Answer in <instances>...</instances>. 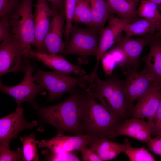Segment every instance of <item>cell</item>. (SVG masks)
<instances>
[{"label":"cell","mask_w":161,"mask_h":161,"mask_svg":"<svg viewBox=\"0 0 161 161\" xmlns=\"http://www.w3.org/2000/svg\"><path fill=\"white\" fill-rule=\"evenodd\" d=\"M151 132L148 121L132 117L127 119L117 128L115 137L126 136L148 143L151 139Z\"/></svg>","instance_id":"obj_17"},{"label":"cell","mask_w":161,"mask_h":161,"mask_svg":"<svg viewBox=\"0 0 161 161\" xmlns=\"http://www.w3.org/2000/svg\"><path fill=\"white\" fill-rule=\"evenodd\" d=\"M33 71V67L27 59L24 77L21 83L13 86H8L3 85L0 80V90L13 97L18 107H21L22 103L26 102L35 109L37 110L39 108L35 99L38 94H44V88L39 84L35 83Z\"/></svg>","instance_id":"obj_7"},{"label":"cell","mask_w":161,"mask_h":161,"mask_svg":"<svg viewBox=\"0 0 161 161\" xmlns=\"http://www.w3.org/2000/svg\"><path fill=\"white\" fill-rule=\"evenodd\" d=\"M35 10L33 14L35 30L36 52L47 53L43 44L49 29L51 18L55 10L52 9L45 0H36Z\"/></svg>","instance_id":"obj_14"},{"label":"cell","mask_w":161,"mask_h":161,"mask_svg":"<svg viewBox=\"0 0 161 161\" xmlns=\"http://www.w3.org/2000/svg\"><path fill=\"white\" fill-rule=\"evenodd\" d=\"M78 151H71L59 153H53L48 149L42 152L44 157L47 161H80L81 160L77 156Z\"/></svg>","instance_id":"obj_29"},{"label":"cell","mask_w":161,"mask_h":161,"mask_svg":"<svg viewBox=\"0 0 161 161\" xmlns=\"http://www.w3.org/2000/svg\"><path fill=\"white\" fill-rule=\"evenodd\" d=\"M148 144V150L161 157V135L151 138Z\"/></svg>","instance_id":"obj_37"},{"label":"cell","mask_w":161,"mask_h":161,"mask_svg":"<svg viewBox=\"0 0 161 161\" xmlns=\"http://www.w3.org/2000/svg\"><path fill=\"white\" fill-rule=\"evenodd\" d=\"M50 7L55 11H65V0H45Z\"/></svg>","instance_id":"obj_38"},{"label":"cell","mask_w":161,"mask_h":161,"mask_svg":"<svg viewBox=\"0 0 161 161\" xmlns=\"http://www.w3.org/2000/svg\"><path fill=\"white\" fill-rule=\"evenodd\" d=\"M24 158L22 149L21 148L14 151L10 149L9 146L0 143V161H23Z\"/></svg>","instance_id":"obj_30"},{"label":"cell","mask_w":161,"mask_h":161,"mask_svg":"<svg viewBox=\"0 0 161 161\" xmlns=\"http://www.w3.org/2000/svg\"><path fill=\"white\" fill-rule=\"evenodd\" d=\"M98 33L90 28H73L62 54L78 55L79 64H87L89 56H96L99 45Z\"/></svg>","instance_id":"obj_6"},{"label":"cell","mask_w":161,"mask_h":161,"mask_svg":"<svg viewBox=\"0 0 161 161\" xmlns=\"http://www.w3.org/2000/svg\"><path fill=\"white\" fill-rule=\"evenodd\" d=\"M34 56L46 66L57 71L82 76L86 75L85 71L79 65L73 64L58 54H49L35 52Z\"/></svg>","instance_id":"obj_19"},{"label":"cell","mask_w":161,"mask_h":161,"mask_svg":"<svg viewBox=\"0 0 161 161\" xmlns=\"http://www.w3.org/2000/svg\"><path fill=\"white\" fill-rule=\"evenodd\" d=\"M149 123L151 135H161V96L159 104L153 119Z\"/></svg>","instance_id":"obj_33"},{"label":"cell","mask_w":161,"mask_h":161,"mask_svg":"<svg viewBox=\"0 0 161 161\" xmlns=\"http://www.w3.org/2000/svg\"><path fill=\"white\" fill-rule=\"evenodd\" d=\"M160 23L138 17L133 22L127 24L123 31L125 36L131 37L134 35L143 37L153 34L159 30Z\"/></svg>","instance_id":"obj_22"},{"label":"cell","mask_w":161,"mask_h":161,"mask_svg":"<svg viewBox=\"0 0 161 161\" xmlns=\"http://www.w3.org/2000/svg\"><path fill=\"white\" fill-rule=\"evenodd\" d=\"M156 33L158 36L161 37V22L160 24L159 30Z\"/></svg>","instance_id":"obj_40"},{"label":"cell","mask_w":161,"mask_h":161,"mask_svg":"<svg viewBox=\"0 0 161 161\" xmlns=\"http://www.w3.org/2000/svg\"><path fill=\"white\" fill-rule=\"evenodd\" d=\"M109 52L113 57L116 66L121 69L124 73L127 69L128 58L123 50L120 47L116 45L111 49Z\"/></svg>","instance_id":"obj_31"},{"label":"cell","mask_w":161,"mask_h":161,"mask_svg":"<svg viewBox=\"0 0 161 161\" xmlns=\"http://www.w3.org/2000/svg\"><path fill=\"white\" fill-rule=\"evenodd\" d=\"M35 120L27 122L24 116L23 107H17L12 113L0 119V142L7 146L11 140L16 138L23 130L31 129L36 126Z\"/></svg>","instance_id":"obj_11"},{"label":"cell","mask_w":161,"mask_h":161,"mask_svg":"<svg viewBox=\"0 0 161 161\" xmlns=\"http://www.w3.org/2000/svg\"><path fill=\"white\" fill-rule=\"evenodd\" d=\"M124 143L126 146L124 153L131 161H155L154 157L144 148H135L132 147L129 140L126 138Z\"/></svg>","instance_id":"obj_27"},{"label":"cell","mask_w":161,"mask_h":161,"mask_svg":"<svg viewBox=\"0 0 161 161\" xmlns=\"http://www.w3.org/2000/svg\"><path fill=\"white\" fill-rule=\"evenodd\" d=\"M101 60L103 67L106 75H111L116 66L115 60L109 52H106L102 56Z\"/></svg>","instance_id":"obj_34"},{"label":"cell","mask_w":161,"mask_h":161,"mask_svg":"<svg viewBox=\"0 0 161 161\" xmlns=\"http://www.w3.org/2000/svg\"><path fill=\"white\" fill-rule=\"evenodd\" d=\"M79 116L83 134L94 138L114 139L115 134L122 119L111 114L94 98L82 91Z\"/></svg>","instance_id":"obj_1"},{"label":"cell","mask_w":161,"mask_h":161,"mask_svg":"<svg viewBox=\"0 0 161 161\" xmlns=\"http://www.w3.org/2000/svg\"><path fill=\"white\" fill-rule=\"evenodd\" d=\"M92 72L79 78L71 77L70 74L55 70L45 71L38 69L34 75V81L47 91L49 96L46 102L59 100L64 94L73 92L79 86L83 88L90 80Z\"/></svg>","instance_id":"obj_5"},{"label":"cell","mask_w":161,"mask_h":161,"mask_svg":"<svg viewBox=\"0 0 161 161\" xmlns=\"http://www.w3.org/2000/svg\"><path fill=\"white\" fill-rule=\"evenodd\" d=\"M92 16L91 29L98 33L104 27L106 22L114 14L104 0H89Z\"/></svg>","instance_id":"obj_21"},{"label":"cell","mask_w":161,"mask_h":161,"mask_svg":"<svg viewBox=\"0 0 161 161\" xmlns=\"http://www.w3.org/2000/svg\"><path fill=\"white\" fill-rule=\"evenodd\" d=\"M21 0H0V19L9 17L13 13Z\"/></svg>","instance_id":"obj_32"},{"label":"cell","mask_w":161,"mask_h":161,"mask_svg":"<svg viewBox=\"0 0 161 161\" xmlns=\"http://www.w3.org/2000/svg\"><path fill=\"white\" fill-rule=\"evenodd\" d=\"M12 37L9 17L1 18L0 22V41L2 42Z\"/></svg>","instance_id":"obj_35"},{"label":"cell","mask_w":161,"mask_h":161,"mask_svg":"<svg viewBox=\"0 0 161 161\" xmlns=\"http://www.w3.org/2000/svg\"><path fill=\"white\" fill-rule=\"evenodd\" d=\"M136 18H121L111 16L109 19L107 26L99 32L100 38L98 47L96 55L97 62L94 70L97 71L98 66L103 55L116 43L122 35L124 28Z\"/></svg>","instance_id":"obj_10"},{"label":"cell","mask_w":161,"mask_h":161,"mask_svg":"<svg viewBox=\"0 0 161 161\" xmlns=\"http://www.w3.org/2000/svg\"><path fill=\"white\" fill-rule=\"evenodd\" d=\"M153 2L157 6L161 12V0H148Z\"/></svg>","instance_id":"obj_39"},{"label":"cell","mask_w":161,"mask_h":161,"mask_svg":"<svg viewBox=\"0 0 161 161\" xmlns=\"http://www.w3.org/2000/svg\"><path fill=\"white\" fill-rule=\"evenodd\" d=\"M136 11L137 16L159 23L161 22V13L156 4L148 0H141Z\"/></svg>","instance_id":"obj_25"},{"label":"cell","mask_w":161,"mask_h":161,"mask_svg":"<svg viewBox=\"0 0 161 161\" xmlns=\"http://www.w3.org/2000/svg\"><path fill=\"white\" fill-rule=\"evenodd\" d=\"M24 51L12 36L0 45V76L10 72H24L26 61Z\"/></svg>","instance_id":"obj_9"},{"label":"cell","mask_w":161,"mask_h":161,"mask_svg":"<svg viewBox=\"0 0 161 161\" xmlns=\"http://www.w3.org/2000/svg\"><path fill=\"white\" fill-rule=\"evenodd\" d=\"M83 161H103L100 157L90 148L86 147L82 148L79 151Z\"/></svg>","instance_id":"obj_36"},{"label":"cell","mask_w":161,"mask_h":161,"mask_svg":"<svg viewBox=\"0 0 161 161\" xmlns=\"http://www.w3.org/2000/svg\"><path fill=\"white\" fill-rule=\"evenodd\" d=\"M76 2V0H65L64 10L66 22L64 34L65 43L68 41L73 29L72 21Z\"/></svg>","instance_id":"obj_28"},{"label":"cell","mask_w":161,"mask_h":161,"mask_svg":"<svg viewBox=\"0 0 161 161\" xmlns=\"http://www.w3.org/2000/svg\"><path fill=\"white\" fill-rule=\"evenodd\" d=\"M89 148L94 151L103 161H109L124 152L126 146L105 138H94L89 144Z\"/></svg>","instance_id":"obj_20"},{"label":"cell","mask_w":161,"mask_h":161,"mask_svg":"<svg viewBox=\"0 0 161 161\" xmlns=\"http://www.w3.org/2000/svg\"><path fill=\"white\" fill-rule=\"evenodd\" d=\"M82 91L77 90L61 103L39 107L38 115L43 123L55 127L58 132L75 135L83 134L79 116V103Z\"/></svg>","instance_id":"obj_2"},{"label":"cell","mask_w":161,"mask_h":161,"mask_svg":"<svg viewBox=\"0 0 161 161\" xmlns=\"http://www.w3.org/2000/svg\"><path fill=\"white\" fill-rule=\"evenodd\" d=\"M93 138L86 135H65L63 133L57 132L56 135L52 139L36 141V143L39 148H47L53 153L74 151H79L82 148L88 145Z\"/></svg>","instance_id":"obj_12"},{"label":"cell","mask_w":161,"mask_h":161,"mask_svg":"<svg viewBox=\"0 0 161 161\" xmlns=\"http://www.w3.org/2000/svg\"><path fill=\"white\" fill-rule=\"evenodd\" d=\"M161 96V89L151 90L137 99V102L130 111L132 117L147 118L148 122L154 118L158 108Z\"/></svg>","instance_id":"obj_16"},{"label":"cell","mask_w":161,"mask_h":161,"mask_svg":"<svg viewBox=\"0 0 161 161\" xmlns=\"http://www.w3.org/2000/svg\"><path fill=\"white\" fill-rule=\"evenodd\" d=\"M161 38L156 32L151 35L149 52L142 58V61L145 64L143 70L152 75L161 84Z\"/></svg>","instance_id":"obj_18"},{"label":"cell","mask_w":161,"mask_h":161,"mask_svg":"<svg viewBox=\"0 0 161 161\" xmlns=\"http://www.w3.org/2000/svg\"><path fill=\"white\" fill-rule=\"evenodd\" d=\"M86 92L98 100L100 104L114 116L123 119L129 112L124 91V80L114 74L110 78L102 80L97 72H92Z\"/></svg>","instance_id":"obj_3"},{"label":"cell","mask_w":161,"mask_h":161,"mask_svg":"<svg viewBox=\"0 0 161 161\" xmlns=\"http://www.w3.org/2000/svg\"><path fill=\"white\" fill-rule=\"evenodd\" d=\"M65 20L64 11H55L43 42V49L47 53L58 54L63 52L65 43L63 42L62 37Z\"/></svg>","instance_id":"obj_13"},{"label":"cell","mask_w":161,"mask_h":161,"mask_svg":"<svg viewBox=\"0 0 161 161\" xmlns=\"http://www.w3.org/2000/svg\"><path fill=\"white\" fill-rule=\"evenodd\" d=\"M124 91L129 112L134 106V101L152 90L161 89V84L151 74L143 70H130L124 74Z\"/></svg>","instance_id":"obj_8"},{"label":"cell","mask_w":161,"mask_h":161,"mask_svg":"<svg viewBox=\"0 0 161 161\" xmlns=\"http://www.w3.org/2000/svg\"><path fill=\"white\" fill-rule=\"evenodd\" d=\"M152 35L137 38L121 35L116 45L123 50L127 57V67L124 74L129 70H137L140 65V55L144 47L148 45Z\"/></svg>","instance_id":"obj_15"},{"label":"cell","mask_w":161,"mask_h":161,"mask_svg":"<svg viewBox=\"0 0 161 161\" xmlns=\"http://www.w3.org/2000/svg\"><path fill=\"white\" fill-rule=\"evenodd\" d=\"M33 0H21L13 13L9 17L11 34L20 44L24 51L25 58H35V52L31 46L35 45V30L33 14Z\"/></svg>","instance_id":"obj_4"},{"label":"cell","mask_w":161,"mask_h":161,"mask_svg":"<svg viewBox=\"0 0 161 161\" xmlns=\"http://www.w3.org/2000/svg\"><path fill=\"white\" fill-rule=\"evenodd\" d=\"M20 140L22 144L23 161H39L35 134L32 133L29 135L21 137Z\"/></svg>","instance_id":"obj_26"},{"label":"cell","mask_w":161,"mask_h":161,"mask_svg":"<svg viewBox=\"0 0 161 161\" xmlns=\"http://www.w3.org/2000/svg\"><path fill=\"white\" fill-rule=\"evenodd\" d=\"M72 21L92 28L93 19L89 0H76Z\"/></svg>","instance_id":"obj_24"},{"label":"cell","mask_w":161,"mask_h":161,"mask_svg":"<svg viewBox=\"0 0 161 161\" xmlns=\"http://www.w3.org/2000/svg\"><path fill=\"white\" fill-rule=\"evenodd\" d=\"M141 0H106L113 14L121 18H136L138 17L136 7Z\"/></svg>","instance_id":"obj_23"}]
</instances>
